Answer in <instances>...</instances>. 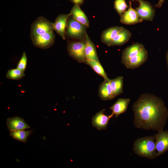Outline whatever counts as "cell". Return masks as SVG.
Wrapping results in <instances>:
<instances>
[{
    "instance_id": "6da1fadb",
    "label": "cell",
    "mask_w": 168,
    "mask_h": 168,
    "mask_svg": "<svg viewBox=\"0 0 168 168\" xmlns=\"http://www.w3.org/2000/svg\"><path fill=\"white\" fill-rule=\"evenodd\" d=\"M132 109L135 127L158 132L163 130L168 111L160 98L152 94H142L133 104Z\"/></svg>"
},
{
    "instance_id": "7a4b0ae2",
    "label": "cell",
    "mask_w": 168,
    "mask_h": 168,
    "mask_svg": "<svg viewBox=\"0 0 168 168\" xmlns=\"http://www.w3.org/2000/svg\"><path fill=\"white\" fill-rule=\"evenodd\" d=\"M155 141V135L137 139L133 144L134 152L140 157L154 159L157 157Z\"/></svg>"
},
{
    "instance_id": "3957f363",
    "label": "cell",
    "mask_w": 168,
    "mask_h": 168,
    "mask_svg": "<svg viewBox=\"0 0 168 168\" xmlns=\"http://www.w3.org/2000/svg\"><path fill=\"white\" fill-rule=\"evenodd\" d=\"M87 28L76 21L71 15L68 21L65 32L66 39L75 40H84L87 34Z\"/></svg>"
},
{
    "instance_id": "277c9868",
    "label": "cell",
    "mask_w": 168,
    "mask_h": 168,
    "mask_svg": "<svg viewBox=\"0 0 168 168\" xmlns=\"http://www.w3.org/2000/svg\"><path fill=\"white\" fill-rule=\"evenodd\" d=\"M85 45V39L82 40H68L67 47L69 55L79 63H86Z\"/></svg>"
},
{
    "instance_id": "5b68a950",
    "label": "cell",
    "mask_w": 168,
    "mask_h": 168,
    "mask_svg": "<svg viewBox=\"0 0 168 168\" xmlns=\"http://www.w3.org/2000/svg\"><path fill=\"white\" fill-rule=\"evenodd\" d=\"M53 31L52 22L45 17L40 16L31 25L30 37L31 38Z\"/></svg>"
},
{
    "instance_id": "8992f818",
    "label": "cell",
    "mask_w": 168,
    "mask_h": 168,
    "mask_svg": "<svg viewBox=\"0 0 168 168\" xmlns=\"http://www.w3.org/2000/svg\"><path fill=\"white\" fill-rule=\"evenodd\" d=\"M30 38L35 46L45 49L49 48L54 45L55 36L54 31H53Z\"/></svg>"
},
{
    "instance_id": "52a82bcc",
    "label": "cell",
    "mask_w": 168,
    "mask_h": 168,
    "mask_svg": "<svg viewBox=\"0 0 168 168\" xmlns=\"http://www.w3.org/2000/svg\"><path fill=\"white\" fill-rule=\"evenodd\" d=\"M137 1L139 6L135 9L142 20L152 21L155 14V10L150 2L143 0H132Z\"/></svg>"
},
{
    "instance_id": "ba28073f",
    "label": "cell",
    "mask_w": 168,
    "mask_h": 168,
    "mask_svg": "<svg viewBox=\"0 0 168 168\" xmlns=\"http://www.w3.org/2000/svg\"><path fill=\"white\" fill-rule=\"evenodd\" d=\"M71 16L70 13L60 14L56 17L54 22L52 23L54 31H55L63 40L66 39V29L68 20Z\"/></svg>"
},
{
    "instance_id": "9c48e42d",
    "label": "cell",
    "mask_w": 168,
    "mask_h": 168,
    "mask_svg": "<svg viewBox=\"0 0 168 168\" xmlns=\"http://www.w3.org/2000/svg\"><path fill=\"white\" fill-rule=\"evenodd\" d=\"M129 4L128 9L120 16V22L123 24L131 25L142 22L143 20L140 17L136 10L132 7L130 1Z\"/></svg>"
},
{
    "instance_id": "30bf717a",
    "label": "cell",
    "mask_w": 168,
    "mask_h": 168,
    "mask_svg": "<svg viewBox=\"0 0 168 168\" xmlns=\"http://www.w3.org/2000/svg\"><path fill=\"white\" fill-rule=\"evenodd\" d=\"M103 109L97 113L92 118L91 123L92 126L98 130L105 129L113 115L111 114L109 115L105 114Z\"/></svg>"
},
{
    "instance_id": "8fae6325",
    "label": "cell",
    "mask_w": 168,
    "mask_h": 168,
    "mask_svg": "<svg viewBox=\"0 0 168 168\" xmlns=\"http://www.w3.org/2000/svg\"><path fill=\"white\" fill-rule=\"evenodd\" d=\"M155 135L156 148L158 156L168 150V131L158 132Z\"/></svg>"
},
{
    "instance_id": "7c38bea8",
    "label": "cell",
    "mask_w": 168,
    "mask_h": 168,
    "mask_svg": "<svg viewBox=\"0 0 168 168\" xmlns=\"http://www.w3.org/2000/svg\"><path fill=\"white\" fill-rule=\"evenodd\" d=\"M145 49L141 43H136L124 50L122 54L121 63L124 64L128 60L139 54Z\"/></svg>"
},
{
    "instance_id": "4fadbf2b",
    "label": "cell",
    "mask_w": 168,
    "mask_h": 168,
    "mask_svg": "<svg viewBox=\"0 0 168 168\" xmlns=\"http://www.w3.org/2000/svg\"><path fill=\"white\" fill-rule=\"evenodd\" d=\"M148 53L146 49L139 54L127 61L124 65L128 69H134L143 64L147 60Z\"/></svg>"
},
{
    "instance_id": "5bb4252c",
    "label": "cell",
    "mask_w": 168,
    "mask_h": 168,
    "mask_svg": "<svg viewBox=\"0 0 168 168\" xmlns=\"http://www.w3.org/2000/svg\"><path fill=\"white\" fill-rule=\"evenodd\" d=\"M6 124L8 130L12 131L24 130L30 128L23 119L18 117H11L7 120Z\"/></svg>"
},
{
    "instance_id": "9a60e30c",
    "label": "cell",
    "mask_w": 168,
    "mask_h": 168,
    "mask_svg": "<svg viewBox=\"0 0 168 168\" xmlns=\"http://www.w3.org/2000/svg\"><path fill=\"white\" fill-rule=\"evenodd\" d=\"M123 27L119 26H114L104 30L101 35V41L107 46H111L114 39Z\"/></svg>"
},
{
    "instance_id": "2e32d148",
    "label": "cell",
    "mask_w": 168,
    "mask_h": 168,
    "mask_svg": "<svg viewBox=\"0 0 168 168\" xmlns=\"http://www.w3.org/2000/svg\"><path fill=\"white\" fill-rule=\"evenodd\" d=\"M130 102V99L129 98H119L110 108L112 111L111 114L116 118H117L119 115L126 111Z\"/></svg>"
},
{
    "instance_id": "e0dca14e",
    "label": "cell",
    "mask_w": 168,
    "mask_h": 168,
    "mask_svg": "<svg viewBox=\"0 0 168 168\" xmlns=\"http://www.w3.org/2000/svg\"><path fill=\"white\" fill-rule=\"evenodd\" d=\"M73 18L77 21L84 26L87 28L89 27V21L85 12L81 9L80 6L74 4L70 13Z\"/></svg>"
},
{
    "instance_id": "ac0fdd59",
    "label": "cell",
    "mask_w": 168,
    "mask_h": 168,
    "mask_svg": "<svg viewBox=\"0 0 168 168\" xmlns=\"http://www.w3.org/2000/svg\"><path fill=\"white\" fill-rule=\"evenodd\" d=\"M109 80H104L99 87V97L101 99L104 100H110L115 97L109 82Z\"/></svg>"
},
{
    "instance_id": "d6986e66",
    "label": "cell",
    "mask_w": 168,
    "mask_h": 168,
    "mask_svg": "<svg viewBox=\"0 0 168 168\" xmlns=\"http://www.w3.org/2000/svg\"><path fill=\"white\" fill-rule=\"evenodd\" d=\"M85 54L86 61L94 60L99 61L95 46L87 34L85 38Z\"/></svg>"
},
{
    "instance_id": "ffe728a7",
    "label": "cell",
    "mask_w": 168,
    "mask_h": 168,
    "mask_svg": "<svg viewBox=\"0 0 168 168\" xmlns=\"http://www.w3.org/2000/svg\"><path fill=\"white\" fill-rule=\"evenodd\" d=\"M131 36L130 32L123 27L114 39L111 46L124 44L130 40Z\"/></svg>"
},
{
    "instance_id": "44dd1931",
    "label": "cell",
    "mask_w": 168,
    "mask_h": 168,
    "mask_svg": "<svg viewBox=\"0 0 168 168\" xmlns=\"http://www.w3.org/2000/svg\"><path fill=\"white\" fill-rule=\"evenodd\" d=\"M109 82L115 97L123 93V77L122 76H119L114 79H110Z\"/></svg>"
},
{
    "instance_id": "7402d4cb",
    "label": "cell",
    "mask_w": 168,
    "mask_h": 168,
    "mask_svg": "<svg viewBox=\"0 0 168 168\" xmlns=\"http://www.w3.org/2000/svg\"><path fill=\"white\" fill-rule=\"evenodd\" d=\"M85 63L90 66L97 74L103 77L104 80H109L110 79L108 78L100 61L94 60H87L86 61Z\"/></svg>"
},
{
    "instance_id": "603a6c76",
    "label": "cell",
    "mask_w": 168,
    "mask_h": 168,
    "mask_svg": "<svg viewBox=\"0 0 168 168\" xmlns=\"http://www.w3.org/2000/svg\"><path fill=\"white\" fill-rule=\"evenodd\" d=\"M10 132V136L13 139L25 142H26L28 138L32 132V131L20 130L12 131Z\"/></svg>"
},
{
    "instance_id": "cb8c5ba5",
    "label": "cell",
    "mask_w": 168,
    "mask_h": 168,
    "mask_svg": "<svg viewBox=\"0 0 168 168\" xmlns=\"http://www.w3.org/2000/svg\"><path fill=\"white\" fill-rule=\"evenodd\" d=\"M25 75L24 72L16 68L9 70L6 73V77L9 79L17 80L22 78Z\"/></svg>"
},
{
    "instance_id": "d4e9b609",
    "label": "cell",
    "mask_w": 168,
    "mask_h": 168,
    "mask_svg": "<svg viewBox=\"0 0 168 168\" xmlns=\"http://www.w3.org/2000/svg\"><path fill=\"white\" fill-rule=\"evenodd\" d=\"M128 7L125 0H115L114 7L120 16Z\"/></svg>"
},
{
    "instance_id": "484cf974",
    "label": "cell",
    "mask_w": 168,
    "mask_h": 168,
    "mask_svg": "<svg viewBox=\"0 0 168 168\" xmlns=\"http://www.w3.org/2000/svg\"><path fill=\"white\" fill-rule=\"evenodd\" d=\"M27 60L26 54L24 52L17 64L16 68L24 72L26 67Z\"/></svg>"
},
{
    "instance_id": "4316f807",
    "label": "cell",
    "mask_w": 168,
    "mask_h": 168,
    "mask_svg": "<svg viewBox=\"0 0 168 168\" xmlns=\"http://www.w3.org/2000/svg\"><path fill=\"white\" fill-rule=\"evenodd\" d=\"M74 4H77L79 6L82 5L85 0H68Z\"/></svg>"
},
{
    "instance_id": "83f0119b",
    "label": "cell",
    "mask_w": 168,
    "mask_h": 168,
    "mask_svg": "<svg viewBox=\"0 0 168 168\" xmlns=\"http://www.w3.org/2000/svg\"><path fill=\"white\" fill-rule=\"evenodd\" d=\"M165 1V0H159L157 4L155 6L158 8L161 7L164 2Z\"/></svg>"
},
{
    "instance_id": "f1b7e54d",
    "label": "cell",
    "mask_w": 168,
    "mask_h": 168,
    "mask_svg": "<svg viewBox=\"0 0 168 168\" xmlns=\"http://www.w3.org/2000/svg\"><path fill=\"white\" fill-rule=\"evenodd\" d=\"M166 58H167V61H168V52L167 53V54Z\"/></svg>"
},
{
    "instance_id": "f546056e",
    "label": "cell",
    "mask_w": 168,
    "mask_h": 168,
    "mask_svg": "<svg viewBox=\"0 0 168 168\" xmlns=\"http://www.w3.org/2000/svg\"></svg>"
}]
</instances>
